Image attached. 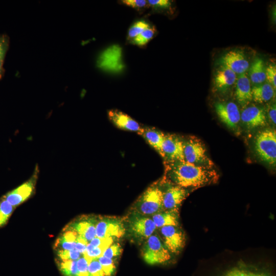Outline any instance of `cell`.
<instances>
[{
  "label": "cell",
  "instance_id": "10",
  "mask_svg": "<svg viewBox=\"0 0 276 276\" xmlns=\"http://www.w3.org/2000/svg\"><path fill=\"white\" fill-rule=\"evenodd\" d=\"M125 233V228L122 220L114 218H103L97 221L96 226V237L100 238H119Z\"/></svg>",
  "mask_w": 276,
  "mask_h": 276
},
{
  "label": "cell",
  "instance_id": "8",
  "mask_svg": "<svg viewBox=\"0 0 276 276\" xmlns=\"http://www.w3.org/2000/svg\"><path fill=\"white\" fill-rule=\"evenodd\" d=\"M161 183L165 187L164 189L161 187L163 209L165 210H177L188 195L187 189L174 185L165 178Z\"/></svg>",
  "mask_w": 276,
  "mask_h": 276
},
{
  "label": "cell",
  "instance_id": "42",
  "mask_svg": "<svg viewBox=\"0 0 276 276\" xmlns=\"http://www.w3.org/2000/svg\"><path fill=\"white\" fill-rule=\"evenodd\" d=\"M257 276H268V275H266L265 274H263V273H257Z\"/></svg>",
  "mask_w": 276,
  "mask_h": 276
},
{
  "label": "cell",
  "instance_id": "13",
  "mask_svg": "<svg viewBox=\"0 0 276 276\" xmlns=\"http://www.w3.org/2000/svg\"><path fill=\"white\" fill-rule=\"evenodd\" d=\"M266 111L256 105L246 106L241 113V120L248 129L263 127L267 124Z\"/></svg>",
  "mask_w": 276,
  "mask_h": 276
},
{
  "label": "cell",
  "instance_id": "40",
  "mask_svg": "<svg viewBox=\"0 0 276 276\" xmlns=\"http://www.w3.org/2000/svg\"><path fill=\"white\" fill-rule=\"evenodd\" d=\"M267 114L269 119L273 125H275L276 124V107L275 104L269 106L267 110Z\"/></svg>",
  "mask_w": 276,
  "mask_h": 276
},
{
  "label": "cell",
  "instance_id": "34",
  "mask_svg": "<svg viewBox=\"0 0 276 276\" xmlns=\"http://www.w3.org/2000/svg\"><path fill=\"white\" fill-rule=\"evenodd\" d=\"M266 80L275 90L276 88V65L269 64L266 68Z\"/></svg>",
  "mask_w": 276,
  "mask_h": 276
},
{
  "label": "cell",
  "instance_id": "20",
  "mask_svg": "<svg viewBox=\"0 0 276 276\" xmlns=\"http://www.w3.org/2000/svg\"><path fill=\"white\" fill-rule=\"evenodd\" d=\"M137 134L141 135L162 156V146L165 133L154 128L141 126Z\"/></svg>",
  "mask_w": 276,
  "mask_h": 276
},
{
  "label": "cell",
  "instance_id": "7",
  "mask_svg": "<svg viewBox=\"0 0 276 276\" xmlns=\"http://www.w3.org/2000/svg\"><path fill=\"white\" fill-rule=\"evenodd\" d=\"M214 106L220 120L228 128L238 133L241 113L238 106L233 102H217Z\"/></svg>",
  "mask_w": 276,
  "mask_h": 276
},
{
  "label": "cell",
  "instance_id": "25",
  "mask_svg": "<svg viewBox=\"0 0 276 276\" xmlns=\"http://www.w3.org/2000/svg\"><path fill=\"white\" fill-rule=\"evenodd\" d=\"M15 209L3 197L0 198V228L7 224Z\"/></svg>",
  "mask_w": 276,
  "mask_h": 276
},
{
  "label": "cell",
  "instance_id": "31",
  "mask_svg": "<svg viewBox=\"0 0 276 276\" xmlns=\"http://www.w3.org/2000/svg\"><path fill=\"white\" fill-rule=\"evenodd\" d=\"M88 273L89 276H105L98 259L89 262Z\"/></svg>",
  "mask_w": 276,
  "mask_h": 276
},
{
  "label": "cell",
  "instance_id": "24",
  "mask_svg": "<svg viewBox=\"0 0 276 276\" xmlns=\"http://www.w3.org/2000/svg\"><path fill=\"white\" fill-rule=\"evenodd\" d=\"M63 232L55 242V247L57 250L74 249L78 234L70 229H63Z\"/></svg>",
  "mask_w": 276,
  "mask_h": 276
},
{
  "label": "cell",
  "instance_id": "26",
  "mask_svg": "<svg viewBox=\"0 0 276 276\" xmlns=\"http://www.w3.org/2000/svg\"><path fill=\"white\" fill-rule=\"evenodd\" d=\"M156 29L155 27H150L132 39L131 42L140 47L144 46L153 38Z\"/></svg>",
  "mask_w": 276,
  "mask_h": 276
},
{
  "label": "cell",
  "instance_id": "18",
  "mask_svg": "<svg viewBox=\"0 0 276 276\" xmlns=\"http://www.w3.org/2000/svg\"><path fill=\"white\" fill-rule=\"evenodd\" d=\"M107 114L109 120L120 129L137 133L141 127L136 121L119 110H109Z\"/></svg>",
  "mask_w": 276,
  "mask_h": 276
},
{
  "label": "cell",
  "instance_id": "30",
  "mask_svg": "<svg viewBox=\"0 0 276 276\" xmlns=\"http://www.w3.org/2000/svg\"><path fill=\"white\" fill-rule=\"evenodd\" d=\"M57 255L58 261L77 260L81 257V254L76 250H57Z\"/></svg>",
  "mask_w": 276,
  "mask_h": 276
},
{
  "label": "cell",
  "instance_id": "28",
  "mask_svg": "<svg viewBox=\"0 0 276 276\" xmlns=\"http://www.w3.org/2000/svg\"><path fill=\"white\" fill-rule=\"evenodd\" d=\"M150 27V24L145 20H139L135 22L129 29L128 39H133L145 29Z\"/></svg>",
  "mask_w": 276,
  "mask_h": 276
},
{
  "label": "cell",
  "instance_id": "32",
  "mask_svg": "<svg viewBox=\"0 0 276 276\" xmlns=\"http://www.w3.org/2000/svg\"><path fill=\"white\" fill-rule=\"evenodd\" d=\"M122 247L119 243H112L104 251L103 256L112 259L120 255L122 253Z\"/></svg>",
  "mask_w": 276,
  "mask_h": 276
},
{
  "label": "cell",
  "instance_id": "12",
  "mask_svg": "<svg viewBox=\"0 0 276 276\" xmlns=\"http://www.w3.org/2000/svg\"><path fill=\"white\" fill-rule=\"evenodd\" d=\"M163 243L170 253L178 254L185 244L183 233L177 226H166L160 228Z\"/></svg>",
  "mask_w": 276,
  "mask_h": 276
},
{
  "label": "cell",
  "instance_id": "17",
  "mask_svg": "<svg viewBox=\"0 0 276 276\" xmlns=\"http://www.w3.org/2000/svg\"><path fill=\"white\" fill-rule=\"evenodd\" d=\"M129 228L135 237L147 239L153 234L156 227L152 219L136 216L130 220Z\"/></svg>",
  "mask_w": 276,
  "mask_h": 276
},
{
  "label": "cell",
  "instance_id": "1",
  "mask_svg": "<svg viewBox=\"0 0 276 276\" xmlns=\"http://www.w3.org/2000/svg\"><path fill=\"white\" fill-rule=\"evenodd\" d=\"M166 177L170 182L184 188H199L216 183L219 175L213 168L185 160L165 162Z\"/></svg>",
  "mask_w": 276,
  "mask_h": 276
},
{
  "label": "cell",
  "instance_id": "36",
  "mask_svg": "<svg viewBox=\"0 0 276 276\" xmlns=\"http://www.w3.org/2000/svg\"><path fill=\"white\" fill-rule=\"evenodd\" d=\"M9 38L7 35H0V59H5L9 47Z\"/></svg>",
  "mask_w": 276,
  "mask_h": 276
},
{
  "label": "cell",
  "instance_id": "15",
  "mask_svg": "<svg viewBox=\"0 0 276 276\" xmlns=\"http://www.w3.org/2000/svg\"><path fill=\"white\" fill-rule=\"evenodd\" d=\"M97 222V220L93 217H85L72 221L64 229L75 232L88 243L96 237Z\"/></svg>",
  "mask_w": 276,
  "mask_h": 276
},
{
  "label": "cell",
  "instance_id": "21",
  "mask_svg": "<svg viewBox=\"0 0 276 276\" xmlns=\"http://www.w3.org/2000/svg\"><path fill=\"white\" fill-rule=\"evenodd\" d=\"M152 219L156 228H161L166 226H177L178 225V210H166L164 212H159L153 215Z\"/></svg>",
  "mask_w": 276,
  "mask_h": 276
},
{
  "label": "cell",
  "instance_id": "9",
  "mask_svg": "<svg viewBox=\"0 0 276 276\" xmlns=\"http://www.w3.org/2000/svg\"><path fill=\"white\" fill-rule=\"evenodd\" d=\"M162 157L164 162L185 160L182 139L175 134L165 133Z\"/></svg>",
  "mask_w": 276,
  "mask_h": 276
},
{
  "label": "cell",
  "instance_id": "6",
  "mask_svg": "<svg viewBox=\"0 0 276 276\" xmlns=\"http://www.w3.org/2000/svg\"><path fill=\"white\" fill-rule=\"evenodd\" d=\"M39 173L37 164L31 177L16 188L8 192L2 197L16 208L34 195Z\"/></svg>",
  "mask_w": 276,
  "mask_h": 276
},
{
  "label": "cell",
  "instance_id": "19",
  "mask_svg": "<svg viewBox=\"0 0 276 276\" xmlns=\"http://www.w3.org/2000/svg\"><path fill=\"white\" fill-rule=\"evenodd\" d=\"M235 97L238 103L246 107L252 101L251 83L245 73L239 75L236 81Z\"/></svg>",
  "mask_w": 276,
  "mask_h": 276
},
{
  "label": "cell",
  "instance_id": "27",
  "mask_svg": "<svg viewBox=\"0 0 276 276\" xmlns=\"http://www.w3.org/2000/svg\"><path fill=\"white\" fill-rule=\"evenodd\" d=\"M58 265L63 276H77V260L58 261Z\"/></svg>",
  "mask_w": 276,
  "mask_h": 276
},
{
  "label": "cell",
  "instance_id": "38",
  "mask_svg": "<svg viewBox=\"0 0 276 276\" xmlns=\"http://www.w3.org/2000/svg\"><path fill=\"white\" fill-rule=\"evenodd\" d=\"M122 2L125 5L136 9H142L148 5L145 0H124Z\"/></svg>",
  "mask_w": 276,
  "mask_h": 276
},
{
  "label": "cell",
  "instance_id": "11",
  "mask_svg": "<svg viewBox=\"0 0 276 276\" xmlns=\"http://www.w3.org/2000/svg\"><path fill=\"white\" fill-rule=\"evenodd\" d=\"M97 65L105 71H120L123 68L121 48L114 45L106 49L99 57Z\"/></svg>",
  "mask_w": 276,
  "mask_h": 276
},
{
  "label": "cell",
  "instance_id": "37",
  "mask_svg": "<svg viewBox=\"0 0 276 276\" xmlns=\"http://www.w3.org/2000/svg\"><path fill=\"white\" fill-rule=\"evenodd\" d=\"M148 5L155 9H169L171 7V1L169 0H149Z\"/></svg>",
  "mask_w": 276,
  "mask_h": 276
},
{
  "label": "cell",
  "instance_id": "16",
  "mask_svg": "<svg viewBox=\"0 0 276 276\" xmlns=\"http://www.w3.org/2000/svg\"><path fill=\"white\" fill-rule=\"evenodd\" d=\"M236 80L237 75L233 71L220 64L214 75V87L217 92L224 94L235 84Z\"/></svg>",
  "mask_w": 276,
  "mask_h": 276
},
{
  "label": "cell",
  "instance_id": "3",
  "mask_svg": "<svg viewBox=\"0 0 276 276\" xmlns=\"http://www.w3.org/2000/svg\"><path fill=\"white\" fill-rule=\"evenodd\" d=\"M135 205L141 214L154 215L163 211V191L159 182L148 187L136 200Z\"/></svg>",
  "mask_w": 276,
  "mask_h": 276
},
{
  "label": "cell",
  "instance_id": "41",
  "mask_svg": "<svg viewBox=\"0 0 276 276\" xmlns=\"http://www.w3.org/2000/svg\"><path fill=\"white\" fill-rule=\"evenodd\" d=\"M4 59H0V80L3 77L5 72L4 68Z\"/></svg>",
  "mask_w": 276,
  "mask_h": 276
},
{
  "label": "cell",
  "instance_id": "39",
  "mask_svg": "<svg viewBox=\"0 0 276 276\" xmlns=\"http://www.w3.org/2000/svg\"><path fill=\"white\" fill-rule=\"evenodd\" d=\"M88 242L82 237L78 236L75 249L83 255L86 250Z\"/></svg>",
  "mask_w": 276,
  "mask_h": 276
},
{
  "label": "cell",
  "instance_id": "33",
  "mask_svg": "<svg viewBox=\"0 0 276 276\" xmlns=\"http://www.w3.org/2000/svg\"><path fill=\"white\" fill-rule=\"evenodd\" d=\"M88 264L89 262L83 255L77 260V276H89Z\"/></svg>",
  "mask_w": 276,
  "mask_h": 276
},
{
  "label": "cell",
  "instance_id": "22",
  "mask_svg": "<svg viewBox=\"0 0 276 276\" xmlns=\"http://www.w3.org/2000/svg\"><path fill=\"white\" fill-rule=\"evenodd\" d=\"M252 100L258 103L267 102L275 96V90L268 83L255 85L251 88Z\"/></svg>",
  "mask_w": 276,
  "mask_h": 276
},
{
  "label": "cell",
  "instance_id": "29",
  "mask_svg": "<svg viewBox=\"0 0 276 276\" xmlns=\"http://www.w3.org/2000/svg\"><path fill=\"white\" fill-rule=\"evenodd\" d=\"M105 276H111L116 270V265L112 259L103 256L98 259Z\"/></svg>",
  "mask_w": 276,
  "mask_h": 276
},
{
  "label": "cell",
  "instance_id": "23",
  "mask_svg": "<svg viewBox=\"0 0 276 276\" xmlns=\"http://www.w3.org/2000/svg\"><path fill=\"white\" fill-rule=\"evenodd\" d=\"M266 68L263 60L260 57L256 58L249 69L250 83L255 85L264 83L266 80Z\"/></svg>",
  "mask_w": 276,
  "mask_h": 276
},
{
  "label": "cell",
  "instance_id": "35",
  "mask_svg": "<svg viewBox=\"0 0 276 276\" xmlns=\"http://www.w3.org/2000/svg\"><path fill=\"white\" fill-rule=\"evenodd\" d=\"M221 276H257V273L244 269L233 268Z\"/></svg>",
  "mask_w": 276,
  "mask_h": 276
},
{
  "label": "cell",
  "instance_id": "2",
  "mask_svg": "<svg viewBox=\"0 0 276 276\" xmlns=\"http://www.w3.org/2000/svg\"><path fill=\"white\" fill-rule=\"evenodd\" d=\"M254 149L259 158L266 164L275 167L276 164V132L266 129L259 131L254 139Z\"/></svg>",
  "mask_w": 276,
  "mask_h": 276
},
{
  "label": "cell",
  "instance_id": "14",
  "mask_svg": "<svg viewBox=\"0 0 276 276\" xmlns=\"http://www.w3.org/2000/svg\"><path fill=\"white\" fill-rule=\"evenodd\" d=\"M219 61L220 64L227 66L238 75L245 73L249 68V62L244 52L240 50L226 52Z\"/></svg>",
  "mask_w": 276,
  "mask_h": 276
},
{
  "label": "cell",
  "instance_id": "5",
  "mask_svg": "<svg viewBox=\"0 0 276 276\" xmlns=\"http://www.w3.org/2000/svg\"><path fill=\"white\" fill-rule=\"evenodd\" d=\"M143 257L147 264L155 265L169 261L171 256L160 239L156 235H152L145 244Z\"/></svg>",
  "mask_w": 276,
  "mask_h": 276
},
{
  "label": "cell",
  "instance_id": "4",
  "mask_svg": "<svg viewBox=\"0 0 276 276\" xmlns=\"http://www.w3.org/2000/svg\"><path fill=\"white\" fill-rule=\"evenodd\" d=\"M183 151L186 162L197 165L213 168L214 163L206 154L203 143L191 136L183 140Z\"/></svg>",
  "mask_w": 276,
  "mask_h": 276
}]
</instances>
